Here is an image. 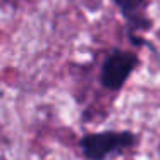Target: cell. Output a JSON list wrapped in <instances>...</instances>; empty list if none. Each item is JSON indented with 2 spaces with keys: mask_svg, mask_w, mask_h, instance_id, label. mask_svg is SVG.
Here are the masks:
<instances>
[{
  "mask_svg": "<svg viewBox=\"0 0 160 160\" xmlns=\"http://www.w3.org/2000/svg\"><path fill=\"white\" fill-rule=\"evenodd\" d=\"M119 9L126 22L128 38L134 47L145 43L143 38H138V33H146L153 28V21L148 14V0H112Z\"/></svg>",
  "mask_w": 160,
  "mask_h": 160,
  "instance_id": "cell-3",
  "label": "cell"
},
{
  "mask_svg": "<svg viewBox=\"0 0 160 160\" xmlns=\"http://www.w3.org/2000/svg\"><path fill=\"white\" fill-rule=\"evenodd\" d=\"M138 136L129 129H105L86 132L79 139L81 153L86 160H107L108 157H121L134 148Z\"/></svg>",
  "mask_w": 160,
  "mask_h": 160,
  "instance_id": "cell-1",
  "label": "cell"
},
{
  "mask_svg": "<svg viewBox=\"0 0 160 160\" xmlns=\"http://www.w3.org/2000/svg\"><path fill=\"white\" fill-rule=\"evenodd\" d=\"M139 59L134 52L131 50L114 48L108 52L102 64L98 81L100 84L108 91H121L134 69L138 67Z\"/></svg>",
  "mask_w": 160,
  "mask_h": 160,
  "instance_id": "cell-2",
  "label": "cell"
}]
</instances>
